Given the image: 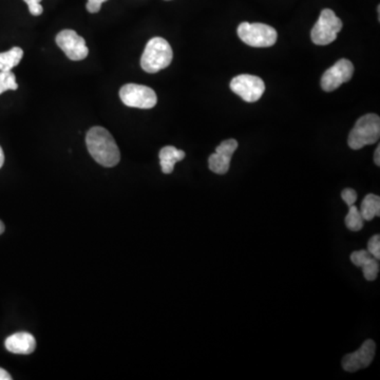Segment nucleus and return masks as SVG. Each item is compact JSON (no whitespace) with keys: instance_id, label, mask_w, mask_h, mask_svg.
Wrapping results in <instances>:
<instances>
[{"instance_id":"a211bd4d","label":"nucleus","mask_w":380,"mask_h":380,"mask_svg":"<svg viewBox=\"0 0 380 380\" xmlns=\"http://www.w3.org/2000/svg\"><path fill=\"white\" fill-rule=\"evenodd\" d=\"M19 85L16 78L12 71H0V94L8 90H17Z\"/></svg>"},{"instance_id":"9b49d317","label":"nucleus","mask_w":380,"mask_h":380,"mask_svg":"<svg viewBox=\"0 0 380 380\" xmlns=\"http://www.w3.org/2000/svg\"><path fill=\"white\" fill-rule=\"evenodd\" d=\"M238 142L234 139L222 142L216 148V153L208 159V166L216 175H225L230 170L232 155L238 148Z\"/></svg>"},{"instance_id":"b1692460","label":"nucleus","mask_w":380,"mask_h":380,"mask_svg":"<svg viewBox=\"0 0 380 380\" xmlns=\"http://www.w3.org/2000/svg\"><path fill=\"white\" fill-rule=\"evenodd\" d=\"M12 376L5 370L0 368V380H11Z\"/></svg>"},{"instance_id":"39448f33","label":"nucleus","mask_w":380,"mask_h":380,"mask_svg":"<svg viewBox=\"0 0 380 380\" xmlns=\"http://www.w3.org/2000/svg\"><path fill=\"white\" fill-rule=\"evenodd\" d=\"M342 19L337 17L334 11L324 9L321 12L318 21L315 23L311 32L313 43L318 46H326L336 41L337 34L342 30Z\"/></svg>"},{"instance_id":"f03ea898","label":"nucleus","mask_w":380,"mask_h":380,"mask_svg":"<svg viewBox=\"0 0 380 380\" xmlns=\"http://www.w3.org/2000/svg\"><path fill=\"white\" fill-rule=\"evenodd\" d=\"M170 45L162 37H153L146 45L141 58V67L147 73H157L167 68L172 62Z\"/></svg>"},{"instance_id":"f8f14e48","label":"nucleus","mask_w":380,"mask_h":380,"mask_svg":"<svg viewBox=\"0 0 380 380\" xmlns=\"http://www.w3.org/2000/svg\"><path fill=\"white\" fill-rule=\"evenodd\" d=\"M5 346L11 353L29 355L36 348V340L30 333H15L7 338Z\"/></svg>"},{"instance_id":"2eb2a0df","label":"nucleus","mask_w":380,"mask_h":380,"mask_svg":"<svg viewBox=\"0 0 380 380\" xmlns=\"http://www.w3.org/2000/svg\"><path fill=\"white\" fill-rule=\"evenodd\" d=\"M360 214L366 221H372L375 216H380V198L370 194L364 197L360 206Z\"/></svg>"},{"instance_id":"20e7f679","label":"nucleus","mask_w":380,"mask_h":380,"mask_svg":"<svg viewBox=\"0 0 380 380\" xmlns=\"http://www.w3.org/2000/svg\"><path fill=\"white\" fill-rule=\"evenodd\" d=\"M238 36L243 43L255 48H267L277 41V31L265 23H242L238 27Z\"/></svg>"},{"instance_id":"f257e3e1","label":"nucleus","mask_w":380,"mask_h":380,"mask_svg":"<svg viewBox=\"0 0 380 380\" xmlns=\"http://www.w3.org/2000/svg\"><path fill=\"white\" fill-rule=\"evenodd\" d=\"M87 148L98 164L114 167L119 164L121 153L109 131L103 127H92L86 137Z\"/></svg>"},{"instance_id":"a878e982","label":"nucleus","mask_w":380,"mask_h":380,"mask_svg":"<svg viewBox=\"0 0 380 380\" xmlns=\"http://www.w3.org/2000/svg\"><path fill=\"white\" fill-rule=\"evenodd\" d=\"M25 3H27V7L31 5H34V3H41V0H23Z\"/></svg>"},{"instance_id":"9d476101","label":"nucleus","mask_w":380,"mask_h":380,"mask_svg":"<svg viewBox=\"0 0 380 380\" xmlns=\"http://www.w3.org/2000/svg\"><path fill=\"white\" fill-rule=\"evenodd\" d=\"M376 344L373 340L369 339L362 344L359 350L354 353L348 354L342 358V368L344 371L354 373L364 368L369 367L375 357Z\"/></svg>"},{"instance_id":"393cba45","label":"nucleus","mask_w":380,"mask_h":380,"mask_svg":"<svg viewBox=\"0 0 380 380\" xmlns=\"http://www.w3.org/2000/svg\"><path fill=\"white\" fill-rule=\"evenodd\" d=\"M3 163H5V153H3V148L0 146V168L3 166Z\"/></svg>"},{"instance_id":"5701e85b","label":"nucleus","mask_w":380,"mask_h":380,"mask_svg":"<svg viewBox=\"0 0 380 380\" xmlns=\"http://www.w3.org/2000/svg\"><path fill=\"white\" fill-rule=\"evenodd\" d=\"M374 162L377 166H380V146H377L375 153H374Z\"/></svg>"},{"instance_id":"6e6552de","label":"nucleus","mask_w":380,"mask_h":380,"mask_svg":"<svg viewBox=\"0 0 380 380\" xmlns=\"http://www.w3.org/2000/svg\"><path fill=\"white\" fill-rule=\"evenodd\" d=\"M353 74V64L350 60L342 58L324 73L321 78V87L326 92L334 91L342 84L350 80Z\"/></svg>"},{"instance_id":"1a4fd4ad","label":"nucleus","mask_w":380,"mask_h":380,"mask_svg":"<svg viewBox=\"0 0 380 380\" xmlns=\"http://www.w3.org/2000/svg\"><path fill=\"white\" fill-rule=\"evenodd\" d=\"M56 43L66 53L69 60L74 62L85 60L89 54L86 41L76 31L63 30L57 34Z\"/></svg>"},{"instance_id":"dca6fc26","label":"nucleus","mask_w":380,"mask_h":380,"mask_svg":"<svg viewBox=\"0 0 380 380\" xmlns=\"http://www.w3.org/2000/svg\"><path fill=\"white\" fill-rule=\"evenodd\" d=\"M23 56V49L19 47H14L7 52L0 53V71H11L19 65Z\"/></svg>"},{"instance_id":"7ed1b4c3","label":"nucleus","mask_w":380,"mask_h":380,"mask_svg":"<svg viewBox=\"0 0 380 380\" xmlns=\"http://www.w3.org/2000/svg\"><path fill=\"white\" fill-rule=\"evenodd\" d=\"M380 137V118L377 114L369 113L361 116L348 135L350 148L359 150L364 146L377 143Z\"/></svg>"},{"instance_id":"0eeeda50","label":"nucleus","mask_w":380,"mask_h":380,"mask_svg":"<svg viewBox=\"0 0 380 380\" xmlns=\"http://www.w3.org/2000/svg\"><path fill=\"white\" fill-rule=\"evenodd\" d=\"M230 89L247 103H255L265 93V84L258 76L241 74L232 78Z\"/></svg>"},{"instance_id":"ddd939ff","label":"nucleus","mask_w":380,"mask_h":380,"mask_svg":"<svg viewBox=\"0 0 380 380\" xmlns=\"http://www.w3.org/2000/svg\"><path fill=\"white\" fill-rule=\"evenodd\" d=\"M350 261L357 267H361L364 278L368 281L376 280L379 273V262L366 249L354 252L350 255Z\"/></svg>"},{"instance_id":"6ab92c4d","label":"nucleus","mask_w":380,"mask_h":380,"mask_svg":"<svg viewBox=\"0 0 380 380\" xmlns=\"http://www.w3.org/2000/svg\"><path fill=\"white\" fill-rule=\"evenodd\" d=\"M368 252L376 259H380V236L375 235L368 242Z\"/></svg>"},{"instance_id":"4be33fe9","label":"nucleus","mask_w":380,"mask_h":380,"mask_svg":"<svg viewBox=\"0 0 380 380\" xmlns=\"http://www.w3.org/2000/svg\"><path fill=\"white\" fill-rule=\"evenodd\" d=\"M29 10H30V13L34 15V16H39L43 12V5L41 3H34V5H29Z\"/></svg>"},{"instance_id":"423d86ee","label":"nucleus","mask_w":380,"mask_h":380,"mask_svg":"<svg viewBox=\"0 0 380 380\" xmlns=\"http://www.w3.org/2000/svg\"><path fill=\"white\" fill-rule=\"evenodd\" d=\"M120 98L128 107L151 109L157 103V96L151 88L143 85H124L120 90Z\"/></svg>"},{"instance_id":"bb28decb","label":"nucleus","mask_w":380,"mask_h":380,"mask_svg":"<svg viewBox=\"0 0 380 380\" xmlns=\"http://www.w3.org/2000/svg\"><path fill=\"white\" fill-rule=\"evenodd\" d=\"M3 232H5V224L3 221H0V235H3Z\"/></svg>"},{"instance_id":"4468645a","label":"nucleus","mask_w":380,"mask_h":380,"mask_svg":"<svg viewBox=\"0 0 380 380\" xmlns=\"http://www.w3.org/2000/svg\"><path fill=\"white\" fill-rule=\"evenodd\" d=\"M159 157L163 172L165 175H169L175 169V165L184 159L185 153L183 150H179L173 146H166L159 151Z\"/></svg>"},{"instance_id":"412c9836","label":"nucleus","mask_w":380,"mask_h":380,"mask_svg":"<svg viewBox=\"0 0 380 380\" xmlns=\"http://www.w3.org/2000/svg\"><path fill=\"white\" fill-rule=\"evenodd\" d=\"M106 1H108V0H88L86 5L87 10L90 13H98V12H100L103 3H106Z\"/></svg>"},{"instance_id":"aec40b11","label":"nucleus","mask_w":380,"mask_h":380,"mask_svg":"<svg viewBox=\"0 0 380 380\" xmlns=\"http://www.w3.org/2000/svg\"><path fill=\"white\" fill-rule=\"evenodd\" d=\"M342 198L346 205H353V204H355L356 200H357V192L354 189L346 188L344 190H342Z\"/></svg>"},{"instance_id":"f3484780","label":"nucleus","mask_w":380,"mask_h":380,"mask_svg":"<svg viewBox=\"0 0 380 380\" xmlns=\"http://www.w3.org/2000/svg\"><path fill=\"white\" fill-rule=\"evenodd\" d=\"M364 218L359 210L355 205L348 206V212L346 216V225L352 232H359L364 227Z\"/></svg>"}]
</instances>
